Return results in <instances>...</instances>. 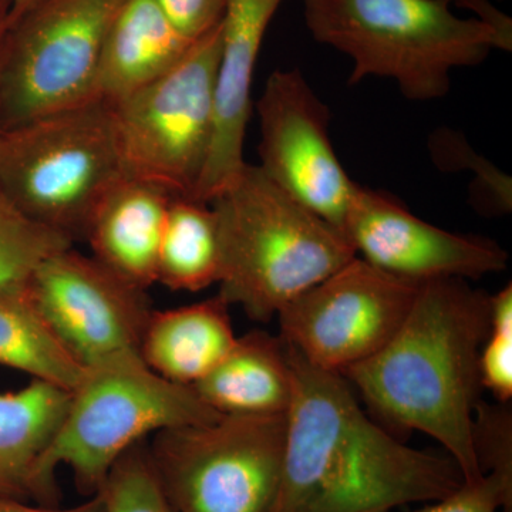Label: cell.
Listing matches in <instances>:
<instances>
[{"mask_svg":"<svg viewBox=\"0 0 512 512\" xmlns=\"http://www.w3.org/2000/svg\"><path fill=\"white\" fill-rule=\"evenodd\" d=\"M285 346L292 399L278 484L265 512H392L441 500L464 483L448 454L406 446L363 412L345 377Z\"/></svg>","mask_w":512,"mask_h":512,"instance_id":"6da1fadb","label":"cell"},{"mask_svg":"<svg viewBox=\"0 0 512 512\" xmlns=\"http://www.w3.org/2000/svg\"><path fill=\"white\" fill-rule=\"evenodd\" d=\"M490 333V295L466 279L423 282L379 352L340 373L384 429L439 441L464 481L484 476L473 444L478 359Z\"/></svg>","mask_w":512,"mask_h":512,"instance_id":"7a4b0ae2","label":"cell"},{"mask_svg":"<svg viewBox=\"0 0 512 512\" xmlns=\"http://www.w3.org/2000/svg\"><path fill=\"white\" fill-rule=\"evenodd\" d=\"M221 239L218 295L269 322L303 292L356 258L345 232L303 207L258 165L210 202Z\"/></svg>","mask_w":512,"mask_h":512,"instance_id":"3957f363","label":"cell"},{"mask_svg":"<svg viewBox=\"0 0 512 512\" xmlns=\"http://www.w3.org/2000/svg\"><path fill=\"white\" fill-rule=\"evenodd\" d=\"M453 0H303L316 42L353 62L349 83L383 77L406 99L431 101L450 92L451 72L476 67L500 49L493 30L461 19Z\"/></svg>","mask_w":512,"mask_h":512,"instance_id":"277c9868","label":"cell"},{"mask_svg":"<svg viewBox=\"0 0 512 512\" xmlns=\"http://www.w3.org/2000/svg\"><path fill=\"white\" fill-rule=\"evenodd\" d=\"M221 416L192 387L153 372L138 352L86 366L69 392L59 429L37 464L33 498L42 505L56 500L59 467L72 471L82 493L96 494L114 464L147 437Z\"/></svg>","mask_w":512,"mask_h":512,"instance_id":"5b68a950","label":"cell"},{"mask_svg":"<svg viewBox=\"0 0 512 512\" xmlns=\"http://www.w3.org/2000/svg\"><path fill=\"white\" fill-rule=\"evenodd\" d=\"M123 177L107 101L0 127V190L72 244L84 242L97 205Z\"/></svg>","mask_w":512,"mask_h":512,"instance_id":"8992f818","label":"cell"},{"mask_svg":"<svg viewBox=\"0 0 512 512\" xmlns=\"http://www.w3.org/2000/svg\"><path fill=\"white\" fill-rule=\"evenodd\" d=\"M221 23L170 72L109 103L124 175L174 198H194L210 157Z\"/></svg>","mask_w":512,"mask_h":512,"instance_id":"52a82bcc","label":"cell"},{"mask_svg":"<svg viewBox=\"0 0 512 512\" xmlns=\"http://www.w3.org/2000/svg\"><path fill=\"white\" fill-rule=\"evenodd\" d=\"M126 0H37L10 16L0 49V127L94 99L111 23Z\"/></svg>","mask_w":512,"mask_h":512,"instance_id":"ba28073f","label":"cell"},{"mask_svg":"<svg viewBox=\"0 0 512 512\" xmlns=\"http://www.w3.org/2000/svg\"><path fill=\"white\" fill-rule=\"evenodd\" d=\"M286 413L221 416L151 436L148 458L175 512H265L284 451Z\"/></svg>","mask_w":512,"mask_h":512,"instance_id":"9c48e42d","label":"cell"},{"mask_svg":"<svg viewBox=\"0 0 512 512\" xmlns=\"http://www.w3.org/2000/svg\"><path fill=\"white\" fill-rule=\"evenodd\" d=\"M419 285L356 256L278 313L279 336L312 366L340 375L389 342Z\"/></svg>","mask_w":512,"mask_h":512,"instance_id":"30bf717a","label":"cell"},{"mask_svg":"<svg viewBox=\"0 0 512 512\" xmlns=\"http://www.w3.org/2000/svg\"><path fill=\"white\" fill-rule=\"evenodd\" d=\"M256 111L258 167L293 200L342 229L359 185L350 180L330 141L328 106L301 70H276Z\"/></svg>","mask_w":512,"mask_h":512,"instance_id":"8fae6325","label":"cell"},{"mask_svg":"<svg viewBox=\"0 0 512 512\" xmlns=\"http://www.w3.org/2000/svg\"><path fill=\"white\" fill-rule=\"evenodd\" d=\"M28 288L57 336L84 367L138 352L154 309L147 291L74 247L45 259Z\"/></svg>","mask_w":512,"mask_h":512,"instance_id":"7c38bea8","label":"cell"},{"mask_svg":"<svg viewBox=\"0 0 512 512\" xmlns=\"http://www.w3.org/2000/svg\"><path fill=\"white\" fill-rule=\"evenodd\" d=\"M342 229L359 258L414 284L451 278L471 281L508 266L507 251L497 242L431 225L393 195L360 185Z\"/></svg>","mask_w":512,"mask_h":512,"instance_id":"4fadbf2b","label":"cell"},{"mask_svg":"<svg viewBox=\"0 0 512 512\" xmlns=\"http://www.w3.org/2000/svg\"><path fill=\"white\" fill-rule=\"evenodd\" d=\"M284 0H227L215 76L214 138L192 200L210 204L245 167L251 90L259 50Z\"/></svg>","mask_w":512,"mask_h":512,"instance_id":"5bb4252c","label":"cell"},{"mask_svg":"<svg viewBox=\"0 0 512 512\" xmlns=\"http://www.w3.org/2000/svg\"><path fill=\"white\" fill-rule=\"evenodd\" d=\"M173 195L123 177L97 205L84 242L92 256L131 285L157 284L158 252Z\"/></svg>","mask_w":512,"mask_h":512,"instance_id":"9a60e30c","label":"cell"},{"mask_svg":"<svg viewBox=\"0 0 512 512\" xmlns=\"http://www.w3.org/2000/svg\"><path fill=\"white\" fill-rule=\"evenodd\" d=\"M192 43L156 0H126L101 49L94 99L114 103L156 82L183 60Z\"/></svg>","mask_w":512,"mask_h":512,"instance_id":"2e32d148","label":"cell"},{"mask_svg":"<svg viewBox=\"0 0 512 512\" xmlns=\"http://www.w3.org/2000/svg\"><path fill=\"white\" fill-rule=\"evenodd\" d=\"M192 389L222 416L285 414L292 399V370L284 340L264 330L239 336Z\"/></svg>","mask_w":512,"mask_h":512,"instance_id":"e0dca14e","label":"cell"},{"mask_svg":"<svg viewBox=\"0 0 512 512\" xmlns=\"http://www.w3.org/2000/svg\"><path fill=\"white\" fill-rule=\"evenodd\" d=\"M237 338L229 305L217 295L181 308L154 309L138 355L157 375L192 387L221 362Z\"/></svg>","mask_w":512,"mask_h":512,"instance_id":"ac0fdd59","label":"cell"},{"mask_svg":"<svg viewBox=\"0 0 512 512\" xmlns=\"http://www.w3.org/2000/svg\"><path fill=\"white\" fill-rule=\"evenodd\" d=\"M67 403V390L39 380L0 393V498H33L37 464L59 429Z\"/></svg>","mask_w":512,"mask_h":512,"instance_id":"d6986e66","label":"cell"},{"mask_svg":"<svg viewBox=\"0 0 512 512\" xmlns=\"http://www.w3.org/2000/svg\"><path fill=\"white\" fill-rule=\"evenodd\" d=\"M0 366L67 392L86 369L57 336L28 284L0 288Z\"/></svg>","mask_w":512,"mask_h":512,"instance_id":"ffe728a7","label":"cell"},{"mask_svg":"<svg viewBox=\"0 0 512 512\" xmlns=\"http://www.w3.org/2000/svg\"><path fill=\"white\" fill-rule=\"evenodd\" d=\"M220 275V228L214 210L207 202L174 198L158 252L157 284L170 291L200 292L218 285Z\"/></svg>","mask_w":512,"mask_h":512,"instance_id":"44dd1931","label":"cell"},{"mask_svg":"<svg viewBox=\"0 0 512 512\" xmlns=\"http://www.w3.org/2000/svg\"><path fill=\"white\" fill-rule=\"evenodd\" d=\"M69 247L74 244L29 220L0 190V288L28 284L45 259Z\"/></svg>","mask_w":512,"mask_h":512,"instance_id":"7402d4cb","label":"cell"},{"mask_svg":"<svg viewBox=\"0 0 512 512\" xmlns=\"http://www.w3.org/2000/svg\"><path fill=\"white\" fill-rule=\"evenodd\" d=\"M97 493L106 512H175L151 467L146 441L114 464Z\"/></svg>","mask_w":512,"mask_h":512,"instance_id":"603a6c76","label":"cell"},{"mask_svg":"<svg viewBox=\"0 0 512 512\" xmlns=\"http://www.w3.org/2000/svg\"><path fill=\"white\" fill-rule=\"evenodd\" d=\"M430 151L437 167L443 170L471 168L470 171L477 174L476 184L471 190L477 207L495 214L511 211V178L483 157L477 156L461 134L447 128L437 130L430 137Z\"/></svg>","mask_w":512,"mask_h":512,"instance_id":"cb8c5ba5","label":"cell"},{"mask_svg":"<svg viewBox=\"0 0 512 512\" xmlns=\"http://www.w3.org/2000/svg\"><path fill=\"white\" fill-rule=\"evenodd\" d=\"M473 444L483 474L494 473L512 480V416L507 403H477Z\"/></svg>","mask_w":512,"mask_h":512,"instance_id":"d4e9b609","label":"cell"},{"mask_svg":"<svg viewBox=\"0 0 512 512\" xmlns=\"http://www.w3.org/2000/svg\"><path fill=\"white\" fill-rule=\"evenodd\" d=\"M512 512V480L488 473L464 481L441 500L410 512ZM393 512V511H392Z\"/></svg>","mask_w":512,"mask_h":512,"instance_id":"484cf974","label":"cell"},{"mask_svg":"<svg viewBox=\"0 0 512 512\" xmlns=\"http://www.w3.org/2000/svg\"><path fill=\"white\" fill-rule=\"evenodd\" d=\"M481 387L491 392L498 403L512 397V328H490L480 359Z\"/></svg>","mask_w":512,"mask_h":512,"instance_id":"4316f807","label":"cell"},{"mask_svg":"<svg viewBox=\"0 0 512 512\" xmlns=\"http://www.w3.org/2000/svg\"><path fill=\"white\" fill-rule=\"evenodd\" d=\"M164 15L187 39L195 40L217 28L227 0H156Z\"/></svg>","mask_w":512,"mask_h":512,"instance_id":"83f0119b","label":"cell"},{"mask_svg":"<svg viewBox=\"0 0 512 512\" xmlns=\"http://www.w3.org/2000/svg\"><path fill=\"white\" fill-rule=\"evenodd\" d=\"M457 6L473 10L476 19L488 26L498 39L501 50L511 52L512 49V20L500 10L491 5L490 0H453Z\"/></svg>","mask_w":512,"mask_h":512,"instance_id":"f1b7e54d","label":"cell"},{"mask_svg":"<svg viewBox=\"0 0 512 512\" xmlns=\"http://www.w3.org/2000/svg\"><path fill=\"white\" fill-rule=\"evenodd\" d=\"M0 512H106L100 493L90 495L89 500L70 508H55L50 505H30L18 498H0Z\"/></svg>","mask_w":512,"mask_h":512,"instance_id":"f546056e","label":"cell"},{"mask_svg":"<svg viewBox=\"0 0 512 512\" xmlns=\"http://www.w3.org/2000/svg\"><path fill=\"white\" fill-rule=\"evenodd\" d=\"M10 16H12V3L10 0H0V49H2L3 37L8 30Z\"/></svg>","mask_w":512,"mask_h":512,"instance_id":"4dcf8cb0","label":"cell"},{"mask_svg":"<svg viewBox=\"0 0 512 512\" xmlns=\"http://www.w3.org/2000/svg\"><path fill=\"white\" fill-rule=\"evenodd\" d=\"M36 2L37 0H10V3H12V15H19L23 10L35 5Z\"/></svg>","mask_w":512,"mask_h":512,"instance_id":"1f68e13d","label":"cell"}]
</instances>
